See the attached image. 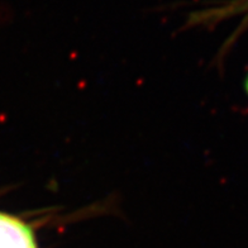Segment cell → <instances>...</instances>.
Masks as SVG:
<instances>
[{"label":"cell","instance_id":"obj_2","mask_svg":"<svg viewBox=\"0 0 248 248\" xmlns=\"http://www.w3.org/2000/svg\"><path fill=\"white\" fill-rule=\"evenodd\" d=\"M248 13V0H234L232 3H228L223 7H217L213 9H208L202 13H196L194 16L195 23L206 22H218L225 19L228 16H237V14Z\"/></svg>","mask_w":248,"mask_h":248},{"label":"cell","instance_id":"obj_1","mask_svg":"<svg viewBox=\"0 0 248 248\" xmlns=\"http://www.w3.org/2000/svg\"><path fill=\"white\" fill-rule=\"evenodd\" d=\"M0 248H38L32 229L13 216L0 213Z\"/></svg>","mask_w":248,"mask_h":248},{"label":"cell","instance_id":"obj_3","mask_svg":"<svg viewBox=\"0 0 248 248\" xmlns=\"http://www.w3.org/2000/svg\"><path fill=\"white\" fill-rule=\"evenodd\" d=\"M245 90H246V94L248 95V75L245 80Z\"/></svg>","mask_w":248,"mask_h":248}]
</instances>
